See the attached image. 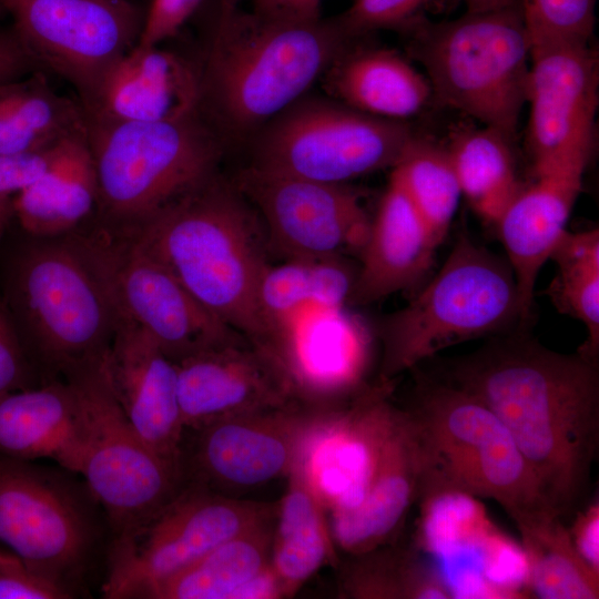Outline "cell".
Returning a JSON list of instances; mask_svg holds the SVG:
<instances>
[{
  "mask_svg": "<svg viewBox=\"0 0 599 599\" xmlns=\"http://www.w3.org/2000/svg\"><path fill=\"white\" fill-rule=\"evenodd\" d=\"M439 378L486 404L511 435L542 495L567 522L583 506L599 451V367L524 333L493 337Z\"/></svg>",
  "mask_w": 599,
  "mask_h": 599,
  "instance_id": "obj_1",
  "label": "cell"
},
{
  "mask_svg": "<svg viewBox=\"0 0 599 599\" xmlns=\"http://www.w3.org/2000/svg\"><path fill=\"white\" fill-rule=\"evenodd\" d=\"M120 227V226H118ZM126 229L207 311L267 352L272 332L258 305L270 264L254 213L216 174Z\"/></svg>",
  "mask_w": 599,
  "mask_h": 599,
  "instance_id": "obj_2",
  "label": "cell"
},
{
  "mask_svg": "<svg viewBox=\"0 0 599 599\" xmlns=\"http://www.w3.org/2000/svg\"><path fill=\"white\" fill-rule=\"evenodd\" d=\"M351 41L334 18H285L237 9L219 19L201 81L202 98L232 134L258 132L300 100Z\"/></svg>",
  "mask_w": 599,
  "mask_h": 599,
  "instance_id": "obj_3",
  "label": "cell"
},
{
  "mask_svg": "<svg viewBox=\"0 0 599 599\" xmlns=\"http://www.w3.org/2000/svg\"><path fill=\"white\" fill-rule=\"evenodd\" d=\"M0 305L28 355L64 378L103 359L118 314L72 233L26 234L1 273Z\"/></svg>",
  "mask_w": 599,
  "mask_h": 599,
  "instance_id": "obj_4",
  "label": "cell"
},
{
  "mask_svg": "<svg viewBox=\"0 0 599 599\" xmlns=\"http://www.w3.org/2000/svg\"><path fill=\"white\" fill-rule=\"evenodd\" d=\"M403 410L420 460L418 499L440 491L493 499L515 525L557 516L511 435L478 397L418 374Z\"/></svg>",
  "mask_w": 599,
  "mask_h": 599,
  "instance_id": "obj_5",
  "label": "cell"
},
{
  "mask_svg": "<svg viewBox=\"0 0 599 599\" xmlns=\"http://www.w3.org/2000/svg\"><path fill=\"white\" fill-rule=\"evenodd\" d=\"M399 31L438 102L514 139L531 51L518 0L445 21L422 13Z\"/></svg>",
  "mask_w": 599,
  "mask_h": 599,
  "instance_id": "obj_6",
  "label": "cell"
},
{
  "mask_svg": "<svg viewBox=\"0 0 599 599\" xmlns=\"http://www.w3.org/2000/svg\"><path fill=\"white\" fill-rule=\"evenodd\" d=\"M520 324L512 271L460 233L436 275L379 326V382L392 383L449 346Z\"/></svg>",
  "mask_w": 599,
  "mask_h": 599,
  "instance_id": "obj_7",
  "label": "cell"
},
{
  "mask_svg": "<svg viewBox=\"0 0 599 599\" xmlns=\"http://www.w3.org/2000/svg\"><path fill=\"white\" fill-rule=\"evenodd\" d=\"M98 180L94 219L132 226L215 175L219 139L195 112L162 122H87Z\"/></svg>",
  "mask_w": 599,
  "mask_h": 599,
  "instance_id": "obj_8",
  "label": "cell"
},
{
  "mask_svg": "<svg viewBox=\"0 0 599 599\" xmlns=\"http://www.w3.org/2000/svg\"><path fill=\"white\" fill-rule=\"evenodd\" d=\"M415 135L344 103L303 97L260 131L250 166L278 175L347 184L393 167Z\"/></svg>",
  "mask_w": 599,
  "mask_h": 599,
  "instance_id": "obj_9",
  "label": "cell"
},
{
  "mask_svg": "<svg viewBox=\"0 0 599 599\" xmlns=\"http://www.w3.org/2000/svg\"><path fill=\"white\" fill-rule=\"evenodd\" d=\"M72 234L118 316L148 332L173 362L241 335L199 303L126 229L92 219Z\"/></svg>",
  "mask_w": 599,
  "mask_h": 599,
  "instance_id": "obj_10",
  "label": "cell"
},
{
  "mask_svg": "<svg viewBox=\"0 0 599 599\" xmlns=\"http://www.w3.org/2000/svg\"><path fill=\"white\" fill-rule=\"evenodd\" d=\"M275 516L276 505L227 497L200 484L179 491L130 534L114 538L103 597L148 598L216 546Z\"/></svg>",
  "mask_w": 599,
  "mask_h": 599,
  "instance_id": "obj_11",
  "label": "cell"
},
{
  "mask_svg": "<svg viewBox=\"0 0 599 599\" xmlns=\"http://www.w3.org/2000/svg\"><path fill=\"white\" fill-rule=\"evenodd\" d=\"M101 362L64 378L75 387L87 419L81 475L104 507L115 538L148 520L177 491L181 470L152 451L116 402Z\"/></svg>",
  "mask_w": 599,
  "mask_h": 599,
  "instance_id": "obj_12",
  "label": "cell"
},
{
  "mask_svg": "<svg viewBox=\"0 0 599 599\" xmlns=\"http://www.w3.org/2000/svg\"><path fill=\"white\" fill-rule=\"evenodd\" d=\"M37 68L67 80L84 109L140 39L145 12L129 0H0Z\"/></svg>",
  "mask_w": 599,
  "mask_h": 599,
  "instance_id": "obj_13",
  "label": "cell"
},
{
  "mask_svg": "<svg viewBox=\"0 0 599 599\" xmlns=\"http://www.w3.org/2000/svg\"><path fill=\"white\" fill-rule=\"evenodd\" d=\"M0 541L29 569L68 589L65 580L90 554L93 530L63 481L8 458L0 460Z\"/></svg>",
  "mask_w": 599,
  "mask_h": 599,
  "instance_id": "obj_14",
  "label": "cell"
},
{
  "mask_svg": "<svg viewBox=\"0 0 599 599\" xmlns=\"http://www.w3.org/2000/svg\"><path fill=\"white\" fill-rule=\"evenodd\" d=\"M236 187L258 211L270 246L285 260L344 257L359 253L366 241L372 219L347 184L248 166Z\"/></svg>",
  "mask_w": 599,
  "mask_h": 599,
  "instance_id": "obj_15",
  "label": "cell"
},
{
  "mask_svg": "<svg viewBox=\"0 0 599 599\" xmlns=\"http://www.w3.org/2000/svg\"><path fill=\"white\" fill-rule=\"evenodd\" d=\"M390 390L392 383L379 382L318 409L302 440L296 461L331 514L355 509L367 494L397 408Z\"/></svg>",
  "mask_w": 599,
  "mask_h": 599,
  "instance_id": "obj_16",
  "label": "cell"
},
{
  "mask_svg": "<svg viewBox=\"0 0 599 599\" xmlns=\"http://www.w3.org/2000/svg\"><path fill=\"white\" fill-rule=\"evenodd\" d=\"M598 81V55L590 43L531 48L526 102L534 174L591 153Z\"/></svg>",
  "mask_w": 599,
  "mask_h": 599,
  "instance_id": "obj_17",
  "label": "cell"
},
{
  "mask_svg": "<svg viewBox=\"0 0 599 599\" xmlns=\"http://www.w3.org/2000/svg\"><path fill=\"white\" fill-rule=\"evenodd\" d=\"M318 409L294 404L196 428L194 464L204 483L200 485L246 490L287 476Z\"/></svg>",
  "mask_w": 599,
  "mask_h": 599,
  "instance_id": "obj_18",
  "label": "cell"
},
{
  "mask_svg": "<svg viewBox=\"0 0 599 599\" xmlns=\"http://www.w3.org/2000/svg\"><path fill=\"white\" fill-rule=\"evenodd\" d=\"M176 367L185 428L301 404L281 366L242 335L192 354Z\"/></svg>",
  "mask_w": 599,
  "mask_h": 599,
  "instance_id": "obj_19",
  "label": "cell"
},
{
  "mask_svg": "<svg viewBox=\"0 0 599 599\" xmlns=\"http://www.w3.org/2000/svg\"><path fill=\"white\" fill-rule=\"evenodd\" d=\"M101 366L116 402L140 438L159 457L181 470L185 427L176 363L148 332L118 316Z\"/></svg>",
  "mask_w": 599,
  "mask_h": 599,
  "instance_id": "obj_20",
  "label": "cell"
},
{
  "mask_svg": "<svg viewBox=\"0 0 599 599\" xmlns=\"http://www.w3.org/2000/svg\"><path fill=\"white\" fill-rule=\"evenodd\" d=\"M590 155L576 154L535 173L496 225L517 286L520 326L531 317L539 272L567 231Z\"/></svg>",
  "mask_w": 599,
  "mask_h": 599,
  "instance_id": "obj_21",
  "label": "cell"
},
{
  "mask_svg": "<svg viewBox=\"0 0 599 599\" xmlns=\"http://www.w3.org/2000/svg\"><path fill=\"white\" fill-rule=\"evenodd\" d=\"M201 102V80L182 58L159 45H135L83 111L87 122H162L197 112Z\"/></svg>",
  "mask_w": 599,
  "mask_h": 599,
  "instance_id": "obj_22",
  "label": "cell"
},
{
  "mask_svg": "<svg viewBox=\"0 0 599 599\" xmlns=\"http://www.w3.org/2000/svg\"><path fill=\"white\" fill-rule=\"evenodd\" d=\"M440 243L390 173L366 241L348 302L369 304L416 286L430 271Z\"/></svg>",
  "mask_w": 599,
  "mask_h": 599,
  "instance_id": "obj_23",
  "label": "cell"
},
{
  "mask_svg": "<svg viewBox=\"0 0 599 599\" xmlns=\"http://www.w3.org/2000/svg\"><path fill=\"white\" fill-rule=\"evenodd\" d=\"M422 467L415 436L403 408L396 413L363 501L331 514L335 545L357 555L397 539L420 491Z\"/></svg>",
  "mask_w": 599,
  "mask_h": 599,
  "instance_id": "obj_24",
  "label": "cell"
},
{
  "mask_svg": "<svg viewBox=\"0 0 599 599\" xmlns=\"http://www.w3.org/2000/svg\"><path fill=\"white\" fill-rule=\"evenodd\" d=\"M87 438L84 409L68 379L0 396V453L8 458H49L80 474Z\"/></svg>",
  "mask_w": 599,
  "mask_h": 599,
  "instance_id": "obj_25",
  "label": "cell"
},
{
  "mask_svg": "<svg viewBox=\"0 0 599 599\" xmlns=\"http://www.w3.org/2000/svg\"><path fill=\"white\" fill-rule=\"evenodd\" d=\"M13 216L33 236L72 233L91 221L98 207V180L88 126L53 146L45 171L12 197Z\"/></svg>",
  "mask_w": 599,
  "mask_h": 599,
  "instance_id": "obj_26",
  "label": "cell"
},
{
  "mask_svg": "<svg viewBox=\"0 0 599 599\" xmlns=\"http://www.w3.org/2000/svg\"><path fill=\"white\" fill-rule=\"evenodd\" d=\"M328 70V87L334 95L369 115L406 121L433 98L427 78L394 50L343 53Z\"/></svg>",
  "mask_w": 599,
  "mask_h": 599,
  "instance_id": "obj_27",
  "label": "cell"
},
{
  "mask_svg": "<svg viewBox=\"0 0 599 599\" xmlns=\"http://www.w3.org/2000/svg\"><path fill=\"white\" fill-rule=\"evenodd\" d=\"M286 477V490L276 505L270 564L284 598H291L317 570L337 558L326 508L296 460Z\"/></svg>",
  "mask_w": 599,
  "mask_h": 599,
  "instance_id": "obj_28",
  "label": "cell"
},
{
  "mask_svg": "<svg viewBox=\"0 0 599 599\" xmlns=\"http://www.w3.org/2000/svg\"><path fill=\"white\" fill-rule=\"evenodd\" d=\"M356 272L344 257L268 264L258 285V305L272 332L268 354L290 324L308 308H342L349 300Z\"/></svg>",
  "mask_w": 599,
  "mask_h": 599,
  "instance_id": "obj_29",
  "label": "cell"
},
{
  "mask_svg": "<svg viewBox=\"0 0 599 599\" xmlns=\"http://www.w3.org/2000/svg\"><path fill=\"white\" fill-rule=\"evenodd\" d=\"M83 128L82 105L59 95L43 73L0 83V154L43 150Z\"/></svg>",
  "mask_w": 599,
  "mask_h": 599,
  "instance_id": "obj_30",
  "label": "cell"
},
{
  "mask_svg": "<svg viewBox=\"0 0 599 599\" xmlns=\"http://www.w3.org/2000/svg\"><path fill=\"white\" fill-rule=\"evenodd\" d=\"M512 139L489 126L455 132L446 150L461 195L486 223L497 225L522 189L518 181Z\"/></svg>",
  "mask_w": 599,
  "mask_h": 599,
  "instance_id": "obj_31",
  "label": "cell"
},
{
  "mask_svg": "<svg viewBox=\"0 0 599 599\" xmlns=\"http://www.w3.org/2000/svg\"><path fill=\"white\" fill-rule=\"evenodd\" d=\"M416 546L395 541L349 555L339 590L354 599H451L454 595L437 565Z\"/></svg>",
  "mask_w": 599,
  "mask_h": 599,
  "instance_id": "obj_32",
  "label": "cell"
},
{
  "mask_svg": "<svg viewBox=\"0 0 599 599\" xmlns=\"http://www.w3.org/2000/svg\"><path fill=\"white\" fill-rule=\"evenodd\" d=\"M275 519L237 535L156 586L148 599H231L270 565Z\"/></svg>",
  "mask_w": 599,
  "mask_h": 599,
  "instance_id": "obj_33",
  "label": "cell"
},
{
  "mask_svg": "<svg viewBox=\"0 0 599 599\" xmlns=\"http://www.w3.org/2000/svg\"><path fill=\"white\" fill-rule=\"evenodd\" d=\"M516 527L527 560L529 597L599 598V572L577 552L567 522L547 515Z\"/></svg>",
  "mask_w": 599,
  "mask_h": 599,
  "instance_id": "obj_34",
  "label": "cell"
},
{
  "mask_svg": "<svg viewBox=\"0 0 599 599\" xmlns=\"http://www.w3.org/2000/svg\"><path fill=\"white\" fill-rule=\"evenodd\" d=\"M550 260L557 272L547 288L558 312L580 321L587 338L578 348L598 361L599 353V230L566 231Z\"/></svg>",
  "mask_w": 599,
  "mask_h": 599,
  "instance_id": "obj_35",
  "label": "cell"
},
{
  "mask_svg": "<svg viewBox=\"0 0 599 599\" xmlns=\"http://www.w3.org/2000/svg\"><path fill=\"white\" fill-rule=\"evenodd\" d=\"M392 173L441 244L463 196L446 148L414 136Z\"/></svg>",
  "mask_w": 599,
  "mask_h": 599,
  "instance_id": "obj_36",
  "label": "cell"
},
{
  "mask_svg": "<svg viewBox=\"0 0 599 599\" xmlns=\"http://www.w3.org/2000/svg\"><path fill=\"white\" fill-rule=\"evenodd\" d=\"M531 48L590 43L597 0H518Z\"/></svg>",
  "mask_w": 599,
  "mask_h": 599,
  "instance_id": "obj_37",
  "label": "cell"
},
{
  "mask_svg": "<svg viewBox=\"0 0 599 599\" xmlns=\"http://www.w3.org/2000/svg\"><path fill=\"white\" fill-rule=\"evenodd\" d=\"M434 0H353L351 6L334 18L351 40L377 30H400Z\"/></svg>",
  "mask_w": 599,
  "mask_h": 599,
  "instance_id": "obj_38",
  "label": "cell"
},
{
  "mask_svg": "<svg viewBox=\"0 0 599 599\" xmlns=\"http://www.w3.org/2000/svg\"><path fill=\"white\" fill-rule=\"evenodd\" d=\"M71 595L29 569L17 556L0 554V599H65Z\"/></svg>",
  "mask_w": 599,
  "mask_h": 599,
  "instance_id": "obj_39",
  "label": "cell"
},
{
  "mask_svg": "<svg viewBox=\"0 0 599 599\" xmlns=\"http://www.w3.org/2000/svg\"><path fill=\"white\" fill-rule=\"evenodd\" d=\"M202 0H152L145 12L139 47L160 45L173 37Z\"/></svg>",
  "mask_w": 599,
  "mask_h": 599,
  "instance_id": "obj_40",
  "label": "cell"
},
{
  "mask_svg": "<svg viewBox=\"0 0 599 599\" xmlns=\"http://www.w3.org/2000/svg\"><path fill=\"white\" fill-rule=\"evenodd\" d=\"M30 358L0 305V396L30 386Z\"/></svg>",
  "mask_w": 599,
  "mask_h": 599,
  "instance_id": "obj_41",
  "label": "cell"
},
{
  "mask_svg": "<svg viewBox=\"0 0 599 599\" xmlns=\"http://www.w3.org/2000/svg\"><path fill=\"white\" fill-rule=\"evenodd\" d=\"M54 144L39 151L0 154V196L13 197L33 183L48 167Z\"/></svg>",
  "mask_w": 599,
  "mask_h": 599,
  "instance_id": "obj_42",
  "label": "cell"
},
{
  "mask_svg": "<svg viewBox=\"0 0 599 599\" xmlns=\"http://www.w3.org/2000/svg\"><path fill=\"white\" fill-rule=\"evenodd\" d=\"M568 531L581 558L599 572V502L598 498L579 508L571 517Z\"/></svg>",
  "mask_w": 599,
  "mask_h": 599,
  "instance_id": "obj_43",
  "label": "cell"
},
{
  "mask_svg": "<svg viewBox=\"0 0 599 599\" xmlns=\"http://www.w3.org/2000/svg\"><path fill=\"white\" fill-rule=\"evenodd\" d=\"M35 68L13 29L0 31V83L24 77Z\"/></svg>",
  "mask_w": 599,
  "mask_h": 599,
  "instance_id": "obj_44",
  "label": "cell"
},
{
  "mask_svg": "<svg viewBox=\"0 0 599 599\" xmlns=\"http://www.w3.org/2000/svg\"><path fill=\"white\" fill-rule=\"evenodd\" d=\"M321 1L322 0H252L254 11L285 18L321 17Z\"/></svg>",
  "mask_w": 599,
  "mask_h": 599,
  "instance_id": "obj_45",
  "label": "cell"
},
{
  "mask_svg": "<svg viewBox=\"0 0 599 599\" xmlns=\"http://www.w3.org/2000/svg\"><path fill=\"white\" fill-rule=\"evenodd\" d=\"M255 598V599H276L284 598L283 588L276 577L271 564L261 572L251 578L240 588H237L231 599Z\"/></svg>",
  "mask_w": 599,
  "mask_h": 599,
  "instance_id": "obj_46",
  "label": "cell"
},
{
  "mask_svg": "<svg viewBox=\"0 0 599 599\" xmlns=\"http://www.w3.org/2000/svg\"><path fill=\"white\" fill-rule=\"evenodd\" d=\"M449 2L461 3L466 7V11H484L496 9L509 4L514 0H448Z\"/></svg>",
  "mask_w": 599,
  "mask_h": 599,
  "instance_id": "obj_47",
  "label": "cell"
},
{
  "mask_svg": "<svg viewBox=\"0 0 599 599\" xmlns=\"http://www.w3.org/2000/svg\"><path fill=\"white\" fill-rule=\"evenodd\" d=\"M12 216V196H0V241Z\"/></svg>",
  "mask_w": 599,
  "mask_h": 599,
  "instance_id": "obj_48",
  "label": "cell"
},
{
  "mask_svg": "<svg viewBox=\"0 0 599 599\" xmlns=\"http://www.w3.org/2000/svg\"><path fill=\"white\" fill-rule=\"evenodd\" d=\"M242 0H220L219 19L225 18L235 10L240 9Z\"/></svg>",
  "mask_w": 599,
  "mask_h": 599,
  "instance_id": "obj_49",
  "label": "cell"
},
{
  "mask_svg": "<svg viewBox=\"0 0 599 599\" xmlns=\"http://www.w3.org/2000/svg\"><path fill=\"white\" fill-rule=\"evenodd\" d=\"M1 12H4V11H3V9H2L1 6H0V13H1Z\"/></svg>",
  "mask_w": 599,
  "mask_h": 599,
  "instance_id": "obj_50",
  "label": "cell"
}]
</instances>
